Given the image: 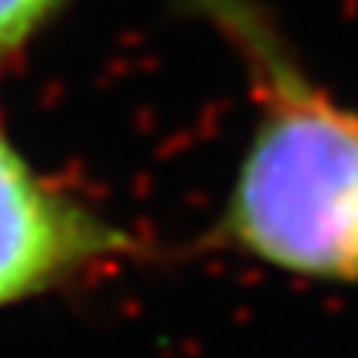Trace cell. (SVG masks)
Masks as SVG:
<instances>
[{"instance_id": "3", "label": "cell", "mask_w": 358, "mask_h": 358, "mask_svg": "<svg viewBox=\"0 0 358 358\" xmlns=\"http://www.w3.org/2000/svg\"><path fill=\"white\" fill-rule=\"evenodd\" d=\"M70 0H0V60L20 53Z\"/></svg>"}, {"instance_id": "2", "label": "cell", "mask_w": 358, "mask_h": 358, "mask_svg": "<svg viewBox=\"0 0 358 358\" xmlns=\"http://www.w3.org/2000/svg\"><path fill=\"white\" fill-rule=\"evenodd\" d=\"M136 232L30 166L0 127V308L140 256Z\"/></svg>"}, {"instance_id": "1", "label": "cell", "mask_w": 358, "mask_h": 358, "mask_svg": "<svg viewBox=\"0 0 358 358\" xmlns=\"http://www.w3.org/2000/svg\"><path fill=\"white\" fill-rule=\"evenodd\" d=\"M243 57L256 120L209 239L275 272L358 285V113L308 77L256 0H182Z\"/></svg>"}]
</instances>
